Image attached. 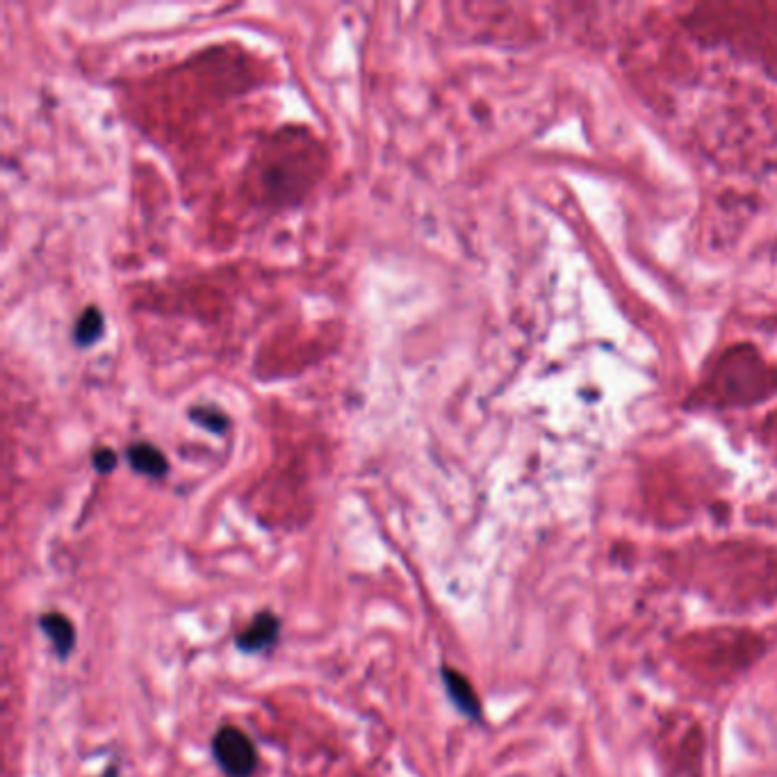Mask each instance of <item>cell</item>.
<instances>
[{"instance_id": "obj_1", "label": "cell", "mask_w": 777, "mask_h": 777, "mask_svg": "<svg viewBox=\"0 0 777 777\" xmlns=\"http://www.w3.org/2000/svg\"><path fill=\"white\" fill-rule=\"evenodd\" d=\"M212 755L228 777H251L258 766V750L242 730L222 727L212 739Z\"/></svg>"}, {"instance_id": "obj_2", "label": "cell", "mask_w": 777, "mask_h": 777, "mask_svg": "<svg viewBox=\"0 0 777 777\" xmlns=\"http://www.w3.org/2000/svg\"><path fill=\"white\" fill-rule=\"evenodd\" d=\"M278 632H281V620L272 611H263L251 620L247 629L237 634L235 643L242 652H260L276 643Z\"/></svg>"}, {"instance_id": "obj_3", "label": "cell", "mask_w": 777, "mask_h": 777, "mask_svg": "<svg viewBox=\"0 0 777 777\" xmlns=\"http://www.w3.org/2000/svg\"><path fill=\"white\" fill-rule=\"evenodd\" d=\"M39 627L51 639L57 657L67 659L76 645V627L71 625V620L60 611H51L39 618Z\"/></svg>"}, {"instance_id": "obj_4", "label": "cell", "mask_w": 777, "mask_h": 777, "mask_svg": "<svg viewBox=\"0 0 777 777\" xmlns=\"http://www.w3.org/2000/svg\"><path fill=\"white\" fill-rule=\"evenodd\" d=\"M443 680H445V686L449 691V698L454 700V705L463 711L465 716L474 718V721H479L481 718V702L477 698V693H474L470 680L465 675L458 673V670L454 668H443Z\"/></svg>"}, {"instance_id": "obj_5", "label": "cell", "mask_w": 777, "mask_h": 777, "mask_svg": "<svg viewBox=\"0 0 777 777\" xmlns=\"http://www.w3.org/2000/svg\"><path fill=\"white\" fill-rule=\"evenodd\" d=\"M128 458L137 472L149 474V477H155V479L165 477L169 470L167 456L151 443H135L128 449Z\"/></svg>"}, {"instance_id": "obj_6", "label": "cell", "mask_w": 777, "mask_h": 777, "mask_svg": "<svg viewBox=\"0 0 777 777\" xmlns=\"http://www.w3.org/2000/svg\"><path fill=\"white\" fill-rule=\"evenodd\" d=\"M103 329H105V320H103L101 310H98L96 306H89V308H85V313L78 317L76 342L80 347L94 345V342L103 335Z\"/></svg>"}, {"instance_id": "obj_7", "label": "cell", "mask_w": 777, "mask_h": 777, "mask_svg": "<svg viewBox=\"0 0 777 777\" xmlns=\"http://www.w3.org/2000/svg\"><path fill=\"white\" fill-rule=\"evenodd\" d=\"M114 465H117V454L112 449H98L94 454V468L98 472H112Z\"/></svg>"}, {"instance_id": "obj_8", "label": "cell", "mask_w": 777, "mask_h": 777, "mask_svg": "<svg viewBox=\"0 0 777 777\" xmlns=\"http://www.w3.org/2000/svg\"><path fill=\"white\" fill-rule=\"evenodd\" d=\"M196 415L201 417L199 422H203V424H206L208 420H224V415H219V413H210V411H206V408H203V411H199V413H196ZM219 429H222V427H219V424H212V431H219Z\"/></svg>"}]
</instances>
